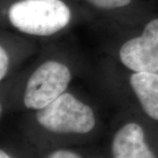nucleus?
I'll list each match as a JSON object with an SVG mask.
<instances>
[{
    "mask_svg": "<svg viewBox=\"0 0 158 158\" xmlns=\"http://www.w3.org/2000/svg\"><path fill=\"white\" fill-rule=\"evenodd\" d=\"M8 19L22 33L49 36L68 26L71 11L62 0H19L10 6Z\"/></svg>",
    "mask_w": 158,
    "mask_h": 158,
    "instance_id": "f257e3e1",
    "label": "nucleus"
},
{
    "mask_svg": "<svg viewBox=\"0 0 158 158\" xmlns=\"http://www.w3.org/2000/svg\"><path fill=\"white\" fill-rule=\"evenodd\" d=\"M36 120L46 130L56 134L84 135L96 125L92 109L70 93H62L48 106L38 110Z\"/></svg>",
    "mask_w": 158,
    "mask_h": 158,
    "instance_id": "f03ea898",
    "label": "nucleus"
},
{
    "mask_svg": "<svg viewBox=\"0 0 158 158\" xmlns=\"http://www.w3.org/2000/svg\"><path fill=\"white\" fill-rule=\"evenodd\" d=\"M70 80L71 74L66 65L56 61L42 63L27 83L24 94L26 107L34 110L46 107L64 93Z\"/></svg>",
    "mask_w": 158,
    "mask_h": 158,
    "instance_id": "7ed1b4c3",
    "label": "nucleus"
},
{
    "mask_svg": "<svg viewBox=\"0 0 158 158\" xmlns=\"http://www.w3.org/2000/svg\"><path fill=\"white\" fill-rule=\"evenodd\" d=\"M119 59L135 72L158 73V17L146 24L140 36L121 46Z\"/></svg>",
    "mask_w": 158,
    "mask_h": 158,
    "instance_id": "20e7f679",
    "label": "nucleus"
},
{
    "mask_svg": "<svg viewBox=\"0 0 158 158\" xmlns=\"http://www.w3.org/2000/svg\"><path fill=\"white\" fill-rule=\"evenodd\" d=\"M112 155L113 158H158L148 144L142 127L135 122L124 125L114 135Z\"/></svg>",
    "mask_w": 158,
    "mask_h": 158,
    "instance_id": "39448f33",
    "label": "nucleus"
},
{
    "mask_svg": "<svg viewBox=\"0 0 158 158\" xmlns=\"http://www.w3.org/2000/svg\"><path fill=\"white\" fill-rule=\"evenodd\" d=\"M130 85L143 112L158 122V73L135 72L130 77Z\"/></svg>",
    "mask_w": 158,
    "mask_h": 158,
    "instance_id": "423d86ee",
    "label": "nucleus"
},
{
    "mask_svg": "<svg viewBox=\"0 0 158 158\" xmlns=\"http://www.w3.org/2000/svg\"><path fill=\"white\" fill-rule=\"evenodd\" d=\"M91 6L103 10H113L128 6L132 0H85Z\"/></svg>",
    "mask_w": 158,
    "mask_h": 158,
    "instance_id": "0eeeda50",
    "label": "nucleus"
},
{
    "mask_svg": "<svg viewBox=\"0 0 158 158\" xmlns=\"http://www.w3.org/2000/svg\"><path fill=\"white\" fill-rule=\"evenodd\" d=\"M9 68V56L6 53V49L0 48V79L3 80L8 72Z\"/></svg>",
    "mask_w": 158,
    "mask_h": 158,
    "instance_id": "6e6552de",
    "label": "nucleus"
},
{
    "mask_svg": "<svg viewBox=\"0 0 158 158\" xmlns=\"http://www.w3.org/2000/svg\"><path fill=\"white\" fill-rule=\"evenodd\" d=\"M45 158H83L77 153L67 150V149H58L48 155Z\"/></svg>",
    "mask_w": 158,
    "mask_h": 158,
    "instance_id": "1a4fd4ad",
    "label": "nucleus"
},
{
    "mask_svg": "<svg viewBox=\"0 0 158 158\" xmlns=\"http://www.w3.org/2000/svg\"><path fill=\"white\" fill-rule=\"evenodd\" d=\"M0 158H11L8 154L6 152H5L4 150H1L0 151Z\"/></svg>",
    "mask_w": 158,
    "mask_h": 158,
    "instance_id": "9d476101",
    "label": "nucleus"
}]
</instances>
